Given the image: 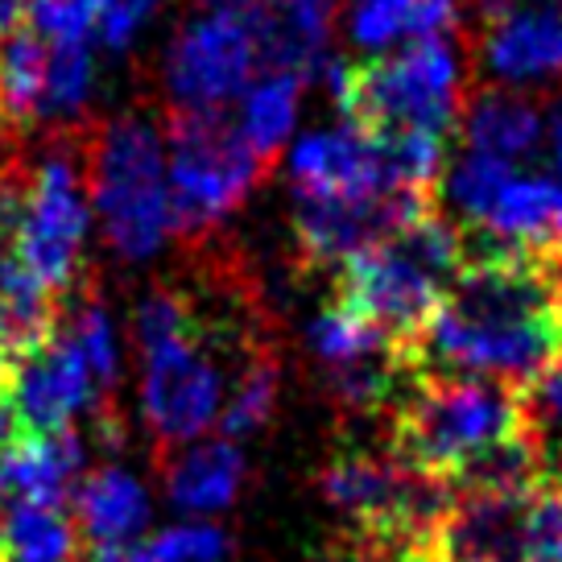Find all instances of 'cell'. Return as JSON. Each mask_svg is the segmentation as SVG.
<instances>
[{
    "mask_svg": "<svg viewBox=\"0 0 562 562\" xmlns=\"http://www.w3.org/2000/svg\"><path fill=\"white\" fill-rule=\"evenodd\" d=\"M562 360V252H468L409 351L418 376H475L526 393Z\"/></svg>",
    "mask_w": 562,
    "mask_h": 562,
    "instance_id": "6da1fadb",
    "label": "cell"
},
{
    "mask_svg": "<svg viewBox=\"0 0 562 562\" xmlns=\"http://www.w3.org/2000/svg\"><path fill=\"white\" fill-rule=\"evenodd\" d=\"M389 456L456 488V480L509 439L526 435V397L475 376H418L389 405Z\"/></svg>",
    "mask_w": 562,
    "mask_h": 562,
    "instance_id": "7a4b0ae2",
    "label": "cell"
},
{
    "mask_svg": "<svg viewBox=\"0 0 562 562\" xmlns=\"http://www.w3.org/2000/svg\"><path fill=\"white\" fill-rule=\"evenodd\" d=\"M344 112L369 133H447L468 104V67L451 37L409 42L364 67L323 63L315 70Z\"/></svg>",
    "mask_w": 562,
    "mask_h": 562,
    "instance_id": "3957f363",
    "label": "cell"
},
{
    "mask_svg": "<svg viewBox=\"0 0 562 562\" xmlns=\"http://www.w3.org/2000/svg\"><path fill=\"white\" fill-rule=\"evenodd\" d=\"M88 203L121 261H149L175 236L166 137L140 112H124L95 133L88 149Z\"/></svg>",
    "mask_w": 562,
    "mask_h": 562,
    "instance_id": "277c9868",
    "label": "cell"
},
{
    "mask_svg": "<svg viewBox=\"0 0 562 562\" xmlns=\"http://www.w3.org/2000/svg\"><path fill=\"white\" fill-rule=\"evenodd\" d=\"M269 161L248 145L224 112L211 116H175L166 133V178L175 232L207 236L232 211L257 191Z\"/></svg>",
    "mask_w": 562,
    "mask_h": 562,
    "instance_id": "5b68a950",
    "label": "cell"
},
{
    "mask_svg": "<svg viewBox=\"0 0 562 562\" xmlns=\"http://www.w3.org/2000/svg\"><path fill=\"white\" fill-rule=\"evenodd\" d=\"M91 228L88 187L70 154H46L30 182L21 187L13 257L34 273L50 294H70L79 281L83 240Z\"/></svg>",
    "mask_w": 562,
    "mask_h": 562,
    "instance_id": "8992f818",
    "label": "cell"
},
{
    "mask_svg": "<svg viewBox=\"0 0 562 562\" xmlns=\"http://www.w3.org/2000/svg\"><path fill=\"white\" fill-rule=\"evenodd\" d=\"M257 67V46L236 21L191 9L161 54V88L175 116H211L245 95Z\"/></svg>",
    "mask_w": 562,
    "mask_h": 562,
    "instance_id": "52a82bcc",
    "label": "cell"
},
{
    "mask_svg": "<svg viewBox=\"0 0 562 562\" xmlns=\"http://www.w3.org/2000/svg\"><path fill=\"white\" fill-rule=\"evenodd\" d=\"M224 414V369L194 331L175 335L140 351V418L149 426L154 456L166 459L178 447L199 442Z\"/></svg>",
    "mask_w": 562,
    "mask_h": 562,
    "instance_id": "ba28073f",
    "label": "cell"
},
{
    "mask_svg": "<svg viewBox=\"0 0 562 562\" xmlns=\"http://www.w3.org/2000/svg\"><path fill=\"white\" fill-rule=\"evenodd\" d=\"M306 348L323 372L331 405L348 418L389 414V405L397 402V381L409 372L402 348L344 302L311 318Z\"/></svg>",
    "mask_w": 562,
    "mask_h": 562,
    "instance_id": "9c48e42d",
    "label": "cell"
},
{
    "mask_svg": "<svg viewBox=\"0 0 562 562\" xmlns=\"http://www.w3.org/2000/svg\"><path fill=\"white\" fill-rule=\"evenodd\" d=\"M339 290H344L339 294L344 306L364 315L402 348L405 369H409V351L422 339L430 315L439 311L447 281L430 273L402 240H385L339 265Z\"/></svg>",
    "mask_w": 562,
    "mask_h": 562,
    "instance_id": "30bf717a",
    "label": "cell"
},
{
    "mask_svg": "<svg viewBox=\"0 0 562 562\" xmlns=\"http://www.w3.org/2000/svg\"><path fill=\"white\" fill-rule=\"evenodd\" d=\"M4 402L25 435L70 430V422L83 409H95V435L104 442H121V418L104 405L83 356L75 351L67 335H54L50 344L9 360Z\"/></svg>",
    "mask_w": 562,
    "mask_h": 562,
    "instance_id": "8fae6325",
    "label": "cell"
},
{
    "mask_svg": "<svg viewBox=\"0 0 562 562\" xmlns=\"http://www.w3.org/2000/svg\"><path fill=\"white\" fill-rule=\"evenodd\" d=\"M194 9L236 21L252 37L265 70H290L306 79L327 63L339 0H194Z\"/></svg>",
    "mask_w": 562,
    "mask_h": 562,
    "instance_id": "7c38bea8",
    "label": "cell"
},
{
    "mask_svg": "<svg viewBox=\"0 0 562 562\" xmlns=\"http://www.w3.org/2000/svg\"><path fill=\"white\" fill-rule=\"evenodd\" d=\"M480 63L509 91L562 79V0H526L492 21L480 37Z\"/></svg>",
    "mask_w": 562,
    "mask_h": 562,
    "instance_id": "4fadbf2b",
    "label": "cell"
},
{
    "mask_svg": "<svg viewBox=\"0 0 562 562\" xmlns=\"http://www.w3.org/2000/svg\"><path fill=\"white\" fill-rule=\"evenodd\" d=\"M294 194H339V199H372L389 194L385 166L376 133L360 124L315 128L290 149Z\"/></svg>",
    "mask_w": 562,
    "mask_h": 562,
    "instance_id": "5bb4252c",
    "label": "cell"
},
{
    "mask_svg": "<svg viewBox=\"0 0 562 562\" xmlns=\"http://www.w3.org/2000/svg\"><path fill=\"white\" fill-rule=\"evenodd\" d=\"M83 435L54 430V435H18L0 451V501L4 505H63L70 480L83 472Z\"/></svg>",
    "mask_w": 562,
    "mask_h": 562,
    "instance_id": "9a60e30c",
    "label": "cell"
},
{
    "mask_svg": "<svg viewBox=\"0 0 562 562\" xmlns=\"http://www.w3.org/2000/svg\"><path fill=\"white\" fill-rule=\"evenodd\" d=\"M149 517H154V505H149L145 484L112 463L100 472H88L70 488V521L79 529L83 554L137 542Z\"/></svg>",
    "mask_w": 562,
    "mask_h": 562,
    "instance_id": "2e32d148",
    "label": "cell"
},
{
    "mask_svg": "<svg viewBox=\"0 0 562 562\" xmlns=\"http://www.w3.org/2000/svg\"><path fill=\"white\" fill-rule=\"evenodd\" d=\"M459 133H463L468 154L501 158L513 166L517 158H529L546 140V116L526 91L484 88L468 95L463 116H459Z\"/></svg>",
    "mask_w": 562,
    "mask_h": 562,
    "instance_id": "e0dca14e",
    "label": "cell"
},
{
    "mask_svg": "<svg viewBox=\"0 0 562 562\" xmlns=\"http://www.w3.org/2000/svg\"><path fill=\"white\" fill-rule=\"evenodd\" d=\"M161 484L178 509L187 513H220L245 488V456L228 439L191 442L158 459Z\"/></svg>",
    "mask_w": 562,
    "mask_h": 562,
    "instance_id": "ac0fdd59",
    "label": "cell"
},
{
    "mask_svg": "<svg viewBox=\"0 0 562 562\" xmlns=\"http://www.w3.org/2000/svg\"><path fill=\"white\" fill-rule=\"evenodd\" d=\"M58 327V302L42 281L13 257L0 252V351L25 356V351L50 344Z\"/></svg>",
    "mask_w": 562,
    "mask_h": 562,
    "instance_id": "d6986e66",
    "label": "cell"
},
{
    "mask_svg": "<svg viewBox=\"0 0 562 562\" xmlns=\"http://www.w3.org/2000/svg\"><path fill=\"white\" fill-rule=\"evenodd\" d=\"M299 108H302V75L265 70L261 79H252L248 91L240 95L236 133H240L265 161H273L278 149L290 140V133H294V124H299Z\"/></svg>",
    "mask_w": 562,
    "mask_h": 562,
    "instance_id": "ffe728a7",
    "label": "cell"
},
{
    "mask_svg": "<svg viewBox=\"0 0 562 562\" xmlns=\"http://www.w3.org/2000/svg\"><path fill=\"white\" fill-rule=\"evenodd\" d=\"M79 554L83 542L63 505H4L0 517L4 562H75Z\"/></svg>",
    "mask_w": 562,
    "mask_h": 562,
    "instance_id": "44dd1931",
    "label": "cell"
},
{
    "mask_svg": "<svg viewBox=\"0 0 562 562\" xmlns=\"http://www.w3.org/2000/svg\"><path fill=\"white\" fill-rule=\"evenodd\" d=\"M46 58L50 46L34 30H13L9 37H0V124L37 121Z\"/></svg>",
    "mask_w": 562,
    "mask_h": 562,
    "instance_id": "7402d4cb",
    "label": "cell"
},
{
    "mask_svg": "<svg viewBox=\"0 0 562 562\" xmlns=\"http://www.w3.org/2000/svg\"><path fill=\"white\" fill-rule=\"evenodd\" d=\"M513 175L517 170H513L509 161L484 158V154H463L456 166L442 170V203H447V211L456 220L484 228V220L492 215L496 199L513 182Z\"/></svg>",
    "mask_w": 562,
    "mask_h": 562,
    "instance_id": "603a6c76",
    "label": "cell"
},
{
    "mask_svg": "<svg viewBox=\"0 0 562 562\" xmlns=\"http://www.w3.org/2000/svg\"><path fill=\"white\" fill-rule=\"evenodd\" d=\"M278 360L265 348H257L248 356L245 369H240V376H236L232 397L224 402V414H220V430L228 435V442L248 439L261 426H269L273 409H278Z\"/></svg>",
    "mask_w": 562,
    "mask_h": 562,
    "instance_id": "cb8c5ba5",
    "label": "cell"
},
{
    "mask_svg": "<svg viewBox=\"0 0 562 562\" xmlns=\"http://www.w3.org/2000/svg\"><path fill=\"white\" fill-rule=\"evenodd\" d=\"M67 339L75 344V351L83 356L91 381L100 389L108 409H116L112 397H116V381H121V344H116V327H112V315L104 311V302L95 294H83V302L70 311V327Z\"/></svg>",
    "mask_w": 562,
    "mask_h": 562,
    "instance_id": "d4e9b609",
    "label": "cell"
},
{
    "mask_svg": "<svg viewBox=\"0 0 562 562\" xmlns=\"http://www.w3.org/2000/svg\"><path fill=\"white\" fill-rule=\"evenodd\" d=\"M389 191L435 194L447 170V145L439 133H376Z\"/></svg>",
    "mask_w": 562,
    "mask_h": 562,
    "instance_id": "484cf974",
    "label": "cell"
},
{
    "mask_svg": "<svg viewBox=\"0 0 562 562\" xmlns=\"http://www.w3.org/2000/svg\"><path fill=\"white\" fill-rule=\"evenodd\" d=\"M91 91H95V58H91V46H50L37 121H75L88 108Z\"/></svg>",
    "mask_w": 562,
    "mask_h": 562,
    "instance_id": "4316f807",
    "label": "cell"
},
{
    "mask_svg": "<svg viewBox=\"0 0 562 562\" xmlns=\"http://www.w3.org/2000/svg\"><path fill=\"white\" fill-rule=\"evenodd\" d=\"M521 562H562V480H542L529 492Z\"/></svg>",
    "mask_w": 562,
    "mask_h": 562,
    "instance_id": "83f0119b",
    "label": "cell"
},
{
    "mask_svg": "<svg viewBox=\"0 0 562 562\" xmlns=\"http://www.w3.org/2000/svg\"><path fill=\"white\" fill-rule=\"evenodd\" d=\"M30 30L46 46H91L95 37V0H30Z\"/></svg>",
    "mask_w": 562,
    "mask_h": 562,
    "instance_id": "f1b7e54d",
    "label": "cell"
},
{
    "mask_svg": "<svg viewBox=\"0 0 562 562\" xmlns=\"http://www.w3.org/2000/svg\"><path fill=\"white\" fill-rule=\"evenodd\" d=\"M409 0H356L348 18V34L360 50H389L405 42Z\"/></svg>",
    "mask_w": 562,
    "mask_h": 562,
    "instance_id": "f546056e",
    "label": "cell"
},
{
    "mask_svg": "<svg viewBox=\"0 0 562 562\" xmlns=\"http://www.w3.org/2000/svg\"><path fill=\"white\" fill-rule=\"evenodd\" d=\"M166 562H224L232 538L220 526H170L149 538Z\"/></svg>",
    "mask_w": 562,
    "mask_h": 562,
    "instance_id": "4dcf8cb0",
    "label": "cell"
},
{
    "mask_svg": "<svg viewBox=\"0 0 562 562\" xmlns=\"http://www.w3.org/2000/svg\"><path fill=\"white\" fill-rule=\"evenodd\" d=\"M158 4L161 0H95V9H100L95 34L108 50H124L145 30V21L158 13Z\"/></svg>",
    "mask_w": 562,
    "mask_h": 562,
    "instance_id": "1f68e13d",
    "label": "cell"
},
{
    "mask_svg": "<svg viewBox=\"0 0 562 562\" xmlns=\"http://www.w3.org/2000/svg\"><path fill=\"white\" fill-rule=\"evenodd\" d=\"M459 18H463V0H409L405 46L409 42H430V37L456 34Z\"/></svg>",
    "mask_w": 562,
    "mask_h": 562,
    "instance_id": "d6a6232c",
    "label": "cell"
},
{
    "mask_svg": "<svg viewBox=\"0 0 562 562\" xmlns=\"http://www.w3.org/2000/svg\"><path fill=\"white\" fill-rule=\"evenodd\" d=\"M83 562H166L154 550V542H128V546H108V550H88Z\"/></svg>",
    "mask_w": 562,
    "mask_h": 562,
    "instance_id": "836d02e7",
    "label": "cell"
},
{
    "mask_svg": "<svg viewBox=\"0 0 562 562\" xmlns=\"http://www.w3.org/2000/svg\"><path fill=\"white\" fill-rule=\"evenodd\" d=\"M546 149H550V166L562 182V108L546 116Z\"/></svg>",
    "mask_w": 562,
    "mask_h": 562,
    "instance_id": "e575fe53",
    "label": "cell"
},
{
    "mask_svg": "<svg viewBox=\"0 0 562 562\" xmlns=\"http://www.w3.org/2000/svg\"><path fill=\"white\" fill-rule=\"evenodd\" d=\"M526 0H472V9L484 18V25H492V21H501V18H509L513 9H521Z\"/></svg>",
    "mask_w": 562,
    "mask_h": 562,
    "instance_id": "d590c367",
    "label": "cell"
},
{
    "mask_svg": "<svg viewBox=\"0 0 562 562\" xmlns=\"http://www.w3.org/2000/svg\"><path fill=\"white\" fill-rule=\"evenodd\" d=\"M25 13H30V0H0V37L13 34Z\"/></svg>",
    "mask_w": 562,
    "mask_h": 562,
    "instance_id": "8d00e7d4",
    "label": "cell"
},
{
    "mask_svg": "<svg viewBox=\"0 0 562 562\" xmlns=\"http://www.w3.org/2000/svg\"><path fill=\"white\" fill-rule=\"evenodd\" d=\"M4 381H9V356L0 351V402H4Z\"/></svg>",
    "mask_w": 562,
    "mask_h": 562,
    "instance_id": "74e56055",
    "label": "cell"
}]
</instances>
